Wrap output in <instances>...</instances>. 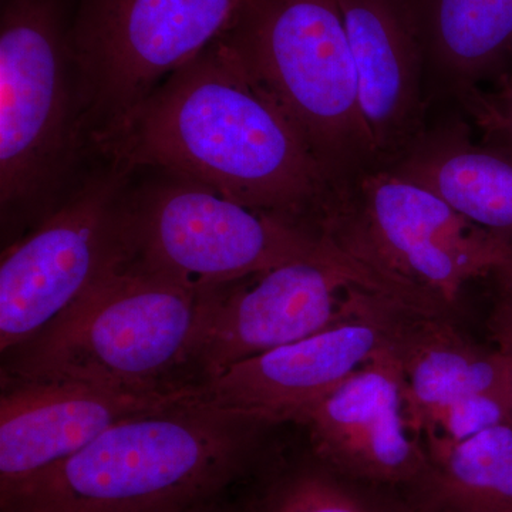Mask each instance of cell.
<instances>
[{
  "label": "cell",
  "instance_id": "5",
  "mask_svg": "<svg viewBox=\"0 0 512 512\" xmlns=\"http://www.w3.org/2000/svg\"><path fill=\"white\" fill-rule=\"evenodd\" d=\"M156 171L128 194L131 261L200 288L241 281L275 266L319 261L342 266L393 299L402 286L332 239L229 200L183 175Z\"/></svg>",
  "mask_w": 512,
  "mask_h": 512
},
{
  "label": "cell",
  "instance_id": "16",
  "mask_svg": "<svg viewBox=\"0 0 512 512\" xmlns=\"http://www.w3.org/2000/svg\"><path fill=\"white\" fill-rule=\"evenodd\" d=\"M390 171L427 188L478 227L512 241V153L474 140L467 121L427 124Z\"/></svg>",
  "mask_w": 512,
  "mask_h": 512
},
{
  "label": "cell",
  "instance_id": "9",
  "mask_svg": "<svg viewBox=\"0 0 512 512\" xmlns=\"http://www.w3.org/2000/svg\"><path fill=\"white\" fill-rule=\"evenodd\" d=\"M249 0H73L89 144L237 22Z\"/></svg>",
  "mask_w": 512,
  "mask_h": 512
},
{
  "label": "cell",
  "instance_id": "17",
  "mask_svg": "<svg viewBox=\"0 0 512 512\" xmlns=\"http://www.w3.org/2000/svg\"><path fill=\"white\" fill-rule=\"evenodd\" d=\"M426 55L427 96L458 106L512 66V0H409Z\"/></svg>",
  "mask_w": 512,
  "mask_h": 512
},
{
  "label": "cell",
  "instance_id": "22",
  "mask_svg": "<svg viewBox=\"0 0 512 512\" xmlns=\"http://www.w3.org/2000/svg\"><path fill=\"white\" fill-rule=\"evenodd\" d=\"M491 278L494 279L498 292L512 299V256L495 269Z\"/></svg>",
  "mask_w": 512,
  "mask_h": 512
},
{
  "label": "cell",
  "instance_id": "15",
  "mask_svg": "<svg viewBox=\"0 0 512 512\" xmlns=\"http://www.w3.org/2000/svg\"><path fill=\"white\" fill-rule=\"evenodd\" d=\"M360 107L383 167L402 158L429 124L426 55L409 0H338Z\"/></svg>",
  "mask_w": 512,
  "mask_h": 512
},
{
  "label": "cell",
  "instance_id": "14",
  "mask_svg": "<svg viewBox=\"0 0 512 512\" xmlns=\"http://www.w3.org/2000/svg\"><path fill=\"white\" fill-rule=\"evenodd\" d=\"M134 393L67 380L2 377L0 500L93 443L127 417L154 412L197 394Z\"/></svg>",
  "mask_w": 512,
  "mask_h": 512
},
{
  "label": "cell",
  "instance_id": "8",
  "mask_svg": "<svg viewBox=\"0 0 512 512\" xmlns=\"http://www.w3.org/2000/svg\"><path fill=\"white\" fill-rule=\"evenodd\" d=\"M133 170L107 163L10 245L0 264V349L10 355L49 329L101 279L133 258Z\"/></svg>",
  "mask_w": 512,
  "mask_h": 512
},
{
  "label": "cell",
  "instance_id": "12",
  "mask_svg": "<svg viewBox=\"0 0 512 512\" xmlns=\"http://www.w3.org/2000/svg\"><path fill=\"white\" fill-rule=\"evenodd\" d=\"M406 416L426 441L467 439L512 421V376L503 353L466 338L437 313L406 309L394 336Z\"/></svg>",
  "mask_w": 512,
  "mask_h": 512
},
{
  "label": "cell",
  "instance_id": "1",
  "mask_svg": "<svg viewBox=\"0 0 512 512\" xmlns=\"http://www.w3.org/2000/svg\"><path fill=\"white\" fill-rule=\"evenodd\" d=\"M90 147L106 163L183 175L319 234L338 192L224 37L94 136Z\"/></svg>",
  "mask_w": 512,
  "mask_h": 512
},
{
  "label": "cell",
  "instance_id": "23",
  "mask_svg": "<svg viewBox=\"0 0 512 512\" xmlns=\"http://www.w3.org/2000/svg\"><path fill=\"white\" fill-rule=\"evenodd\" d=\"M197 512H229L224 505H214V507L205 508V510L197 511Z\"/></svg>",
  "mask_w": 512,
  "mask_h": 512
},
{
  "label": "cell",
  "instance_id": "3",
  "mask_svg": "<svg viewBox=\"0 0 512 512\" xmlns=\"http://www.w3.org/2000/svg\"><path fill=\"white\" fill-rule=\"evenodd\" d=\"M211 291L130 261L84 293L42 335L10 353L2 377L134 393L198 387Z\"/></svg>",
  "mask_w": 512,
  "mask_h": 512
},
{
  "label": "cell",
  "instance_id": "10",
  "mask_svg": "<svg viewBox=\"0 0 512 512\" xmlns=\"http://www.w3.org/2000/svg\"><path fill=\"white\" fill-rule=\"evenodd\" d=\"M367 293L377 292L360 276L319 261L289 262L215 286L198 355L200 384L349 318Z\"/></svg>",
  "mask_w": 512,
  "mask_h": 512
},
{
  "label": "cell",
  "instance_id": "20",
  "mask_svg": "<svg viewBox=\"0 0 512 512\" xmlns=\"http://www.w3.org/2000/svg\"><path fill=\"white\" fill-rule=\"evenodd\" d=\"M460 107L484 143L512 153V66L493 89L474 94Z\"/></svg>",
  "mask_w": 512,
  "mask_h": 512
},
{
  "label": "cell",
  "instance_id": "18",
  "mask_svg": "<svg viewBox=\"0 0 512 512\" xmlns=\"http://www.w3.org/2000/svg\"><path fill=\"white\" fill-rule=\"evenodd\" d=\"M423 444L426 468L402 494L413 512H512V421Z\"/></svg>",
  "mask_w": 512,
  "mask_h": 512
},
{
  "label": "cell",
  "instance_id": "19",
  "mask_svg": "<svg viewBox=\"0 0 512 512\" xmlns=\"http://www.w3.org/2000/svg\"><path fill=\"white\" fill-rule=\"evenodd\" d=\"M242 512H413L404 498L350 480L318 458L286 467Z\"/></svg>",
  "mask_w": 512,
  "mask_h": 512
},
{
  "label": "cell",
  "instance_id": "7",
  "mask_svg": "<svg viewBox=\"0 0 512 512\" xmlns=\"http://www.w3.org/2000/svg\"><path fill=\"white\" fill-rule=\"evenodd\" d=\"M322 234L441 312L512 256L511 239L386 167L339 188Z\"/></svg>",
  "mask_w": 512,
  "mask_h": 512
},
{
  "label": "cell",
  "instance_id": "21",
  "mask_svg": "<svg viewBox=\"0 0 512 512\" xmlns=\"http://www.w3.org/2000/svg\"><path fill=\"white\" fill-rule=\"evenodd\" d=\"M488 330L494 348L503 353L512 376V299L498 292L497 301L488 318Z\"/></svg>",
  "mask_w": 512,
  "mask_h": 512
},
{
  "label": "cell",
  "instance_id": "11",
  "mask_svg": "<svg viewBox=\"0 0 512 512\" xmlns=\"http://www.w3.org/2000/svg\"><path fill=\"white\" fill-rule=\"evenodd\" d=\"M406 309L367 293L349 318L229 367L198 386L204 402L276 426L299 423L377 353L392 345Z\"/></svg>",
  "mask_w": 512,
  "mask_h": 512
},
{
  "label": "cell",
  "instance_id": "13",
  "mask_svg": "<svg viewBox=\"0 0 512 512\" xmlns=\"http://www.w3.org/2000/svg\"><path fill=\"white\" fill-rule=\"evenodd\" d=\"M301 424L309 431L313 457L350 480L402 495L426 468V447L407 421L403 370L393 343Z\"/></svg>",
  "mask_w": 512,
  "mask_h": 512
},
{
  "label": "cell",
  "instance_id": "2",
  "mask_svg": "<svg viewBox=\"0 0 512 512\" xmlns=\"http://www.w3.org/2000/svg\"><path fill=\"white\" fill-rule=\"evenodd\" d=\"M271 424L200 393L111 426L0 500L2 512H197L247 478Z\"/></svg>",
  "mask_w": 512,
  "mask_h": 512
},
{
  "label": "cell",
  "instance_id": "4",
  "mask_svg": "<svg viewBox=\"0 0 512 512\" xmlns=\"http://www.w3.org/2000/svg\"><path fill=\"white\" fill-rule=\"evenodd\" d=\"M222 37L336 187L383 167L338 0H249Z\"/></svg>",
  "mask_w": 512,
  "mask_h": 512
},
{
  "label": "cell",
  "instance_id": "6",
  "mask_svg": "<svg viewBox=\"0 0 512 512\" xmlns=\"http://www.w3.org/2000/svg\"><path fill=\"white\" fill-rule=\"evenodd\" d=\"M70 0H2L0 204L3 218L53 197L84 146Z\"/></svg>",
  "mask_w": 512,
  "mask_h": 512
}]
</instances>
